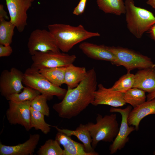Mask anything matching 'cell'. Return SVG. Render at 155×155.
<instances>
[{"mask_svg":"<svg viewBox=\"0 0 155 155\" xmlns=\"http://www.w3.org/2000/svg\"><path fill=\"white\" fill-rule=\"evenodd\" d=\"M98 85L96 73L92 68L87 71L85 78L76 87L67 89L62 101L54 104L53 108L62 118L77 116L92 104Z\"/></svg>","mask_w":155,"mask_h":155,"instance_id":"1","label":"cell"},{"mask_svg":"<svg viewBox=\"0 0 155 155\" xmlns=\"http://www.w3.org/2000/svg\"><path fill=\"white\" fill-rule=\"evenodd\" d=\"M49 31L54 37L57 45L63 52H67L74 46L88 39L100 36L99 33L88 31L82 25L74 26L63 24H50Z\"/></svg>","mask_w":155,"mask_h":155,"instance_id":"2","label":"cell"},{"mask_svg":"<svg viewBox=\"0 0 155 155\" xmlns=\"http://www.w3.org/2000/svg\"><path fill=\"white\" fill-rule=\"evenodd\" d=\"M125 18L130 32L137 38H140L155 23V17L151 12L138 7L133 0H126Z\"/></svg>","mask_w":155,"mask_h":155,"instance_id":"3","label":"cell"},{"mask_svg":"<svg viewBox=\"0 0 155 155\" xmlns=\"http://www.w3.org/2000/svg\"><path fill=\"white\" fill-rule=\"evenodd\" d=\"M95 123L91 122L85 124L91 136L92 145L94 149L100 141L113 142L119 130L115 114L102 116L98 114Z\"/></svg>","mask_w":155,"mask_h":155,"instance_id":"4","label":"cell"},{"mask_svg":"<svg viewBox=\"0 0 155 155\" xmlns=\"http://www.w3.org/2000/svg\"><path fill=\"white\" fill-rule=\"evenodd\" d=\"M106 47L116 57V65L124 66L128 73L135 69L155 67L151 58L133 50L119 46H106Z\"/></svg>","mask_w":155,"mask_h":155,"instance_id":"5","label":"cell"},{"mask_svg":"<svg viewBox=\"0 0 155 155\" xmlns=\"http://www.w3.org/2000/svg\"><path fill=\"white\" fill-rule=\"evenodd\" d=\"M23 83L46 95L49 100L54 96L63 99L67 91L66 89L51 83L38 70L31 67L27 68L24 73Z\"/></svg>","mask_w":155,"mask_h":155,"instance_id":"6","label":"cell"},{"mask_svg":"<svg viewBox=\"0 0 155 155\" xmlns=\"http://www.w3.org/2000/svg\"><path fill=\"white\" fill-rule=\"evenodd\" d=\"M76 58L75 55H69L60 51L36 52L32 55L31 67L39 70L50 68L67 66L73 63Z\"/></svg>","mask_w":155,"mask_h":155,"instance_id":"7","label":"cell"},{"mask_svg":"<svg viewBox=\"0 0 155 155\" xmlns=\"http://www.w3.org/2000/svg\"><path fill=\"white\" fill-rule=\"evenodd\" d=\"M27 47L31 55L36 52L60 51L53 35L45 29L33 31L28 38Z\"/></svg>","mask_w":155,"mask_h":155,"instance_id":"8","label":"cell"},{"mask_svg":"<svg viewBox=\"0 0 155 155\" xmlns=\"http://www.w3.org/2000/svg\"><path fill=\"white\" fill-rule=\"evenodd\" d=\"M132 108V106L130 105L124 109L112 107L110 109V112L119 113L122 116L118 133L109 147L111 154H113L118 150H122L129 141V135L135 130V127L133 126H130L127 122L128 117Z\"/></svg>","mask_w":155,"mask_h":155,"instance_id":"9","label":"cell"},{"mask_svg":"<svg viewBox=\"0 0 155 155\" xmlns=\"http://www.w3.org/2000/svg\"><path fill=\"white\" fill-rule=\"evenodd\" d=\"M31 102L9 101V108L6 111V115L11 125H21L27 131L32 128L30 123Z\"/></svg>","mask_w":155,"mask_h":155,"instance_id":"10","label":"cell"},{"mask_svg":"<svg viewBox=\"0 0 155 155\" xmlns=\"http://www.w3.org/2000/svg\"><path fill=\"white\" fill-rule=\"evenodd\" d=\"M24 73L15 67L10 70H5L0 77V92L6 98L14 93L22 91L24 87L23 84Z\"/></svg>","mask_w":155,"mask_h":155,"instance_id":"11","label":"cell"},{"mask_svg":"<svg viewBox=\"0 0 155 155\" xmlns=\"http://www.w3.org/2000/svg\"><path fill=\"white\" fill-rule=\"evenodd\" d=\"M10 18L19 32H22L27 25V11L33 0H5Z\"/></svg>","mask_w":155,"mask_h":155,"instance_id":"12","label":"cell"},{"mask_svg":"<svg viewBox=\"0 0 155 155\" xmlns=\"http://www.w3.org/2000/svg\"><path fill=\"white\" fill-rule=\"evenodd\" d=\"M94 93V98L92 104L94 106L106 105L115 107L126 104L124 99V93L105 87L102 84L98 85Z\"/></svg>","mask_w":155,"mask_h":155,"instance_id":"13","label":"cell"},{"mask_svg":"<svg viewBox=\"0 0 155 155\" xmlns=\"http://www.w3.org/2000/svg\"><path fill=\"white\" fill-rule=\"evenodd\" d=\"M39 134H30L29 138L24 142L15 146H7L0 143V155H32L39 142Z\"/></svg>","mask_w":155,"mask_h":155,"instance_id":"14","label":"cell"},{"mask_svg":"<svg viewBox=\"0 0 155 155\" xmlns=\"http://www.w3.org/2000/svg\"><path fill=\"white\" fill-rule=\"evenodd\" d=\"M79 48L84 54L90 58L108 61L112 64H116L117 61L116 57L106 48V46L84 42L80 43Z\"/></svg>","mask_w":155,"mask_h":155,"instance_id":"15","label":"cell"},{"mask_svg":"<svg viewBox=\"0 0 155 155\" xmlns=\"http://www.w3.org/2000/svg\"><path fill=\"white\" fill-rule=\"evenodd\" d=\"M151 114H155V98L147 100L131 110L128 117V124L134 126L135 130L137 131L142 119Z\"/></svg>","mask_w":155,"mask_h":155,"instance_id":"16","label":"cell"},{"mask_svg":"<svg viewBox=\"0 0 155 155\" xmlns=\"http://www.w3.org/2000/svg\"><path fill=\"white\" fill-rule=\"evenodd\" d=\"M133 88H138L148 93L155 91V67L138 71L134 75Z\"/></svg>","mask_w":155,"mask_h":155,"instance_id":"17","label":"cell"},{"mask_svg":"<svg viewBox=\"0 0 155 155\" xmlns=\"http://www.w3.org/2000/svg\"><path fill=\"white\" fill-rule=\"evenodd\" d=\"M52 126L55 127L58 132L63 133L68 136L71 137L73 135L76 136L83 143L85 150L87 152L90 154L91 155H99L98 153L95 151L92 146V138L85 124H80L75 130L60 129L57 126Z\"/></svg>","mask_w":155,"mask_h":155,"instance_id":"18","label":"cell"},{"mask_svg":"<svg viewBox=\"0 0 155 155\" xmlns=\"http://www.w3.org/2000/svg\"><path fill=\"white\" fill-rule=\"evenodd\" d=\"M55 139L64 148L63 155H91L85 150L84 145L77 142L65 134L58 132Z\"/></svg>","mask_w":155,"mask_h":155,"instance_id":"19","label":"cell"},{"mask_svg":"<svg viewBox=\"0 0 155 155\" xmlns=\"http://www.w3.org/2000/svg\"><path fill=\"white\" fill-rule=\"evenodd\" d=\"M87 71L84 67H79L73 63L67 66L65 75V84L67 89L76 87L86 77Z\"/></svg>","mask_w":155,"mask_h":155,"instance_id":"20","label":"cell"},{"mask_svg":"<svg viewBox=\"0 0 155 155\" xmlns=\"http://www.w3.org/2000/svg\"><path fill=\"white\" fill-rule=\"evenodd\" d=\"M99 8L105 13L120 15L125 13V7L123 0H97Z\"/></svg>","mask_w":155,"mask_h":155,"instance_id":"21","label":"cell"},{"mask_svg":"<svg viewBox=\"0 0 155 155\" xmlns=\"http://www.w3.org/2000/svg\"><path fill=\"white\" fill-rule=\"evenodd\" d=\"M67 66L43 69L39 71L51 83L60 86L65 84V75Z\"/></svg>","mask_w":155,"mask_h":155,"instance_id":"22","label":"cell"},{"mask_svg":"<svg viewBox=\"0 0 155 155\" xmlns=\"http://www.w3.org/2000/svg\"><path fill=\"white\" fill-rule=\"evenodd\" d=\"M146 92L136 88H132L124 94V99L126 103L129 104L133 108L146 101Z\"/></svg>","mask_w":155,"mask_h":155,"instance_id":"23","label":"cell"},{"mask_svg":"<svg viewBox=\"0 0 155 155\" xmlns=\"http://www.w3.org/2000/svg\"><path fill=\"white\" fill-rule=\"evenodd\" d=\"M15 25L10 21L0 18V44L9 45L12 42Z\"/></svg>","mask_w":155,"mask_h":155,"instance_id":"24","label":"cell"},{"mask_svg":"<svg viewBox=\"0 0 155 155\" xmlns=\"http://www.w3.org/2000/svg\"><path fill=\"white\" fill-rule=\"evenodd\" d=\"M44 116L42 113L34 110L30 107V123L31 128L40 130L44 134H47L51 130V125L46 123Z\"/></svg>","mask_w":155,"mask_h":155,"instance_id":"25","label":"cell"},{"mask_svg":"<svg viewBox=\"0 0 155 155\" xmlns=\"http://www.w3.org/2000/svg\"><path fill=\"white\" fill-rule=\"evenodd\" d=\"M38 91L28 86L24 87L22 92L12 94L5 98L8 101L22 102L27 101H32L40 94Z\"/></svg>","mask_w":155,"mask_h":155,"instance_id":"26","label":"cell"},{"mask_svg":"<svg viewBox=\"0 0 155 155\" xmlns=\"http://www.w3.org/2000/svg\"><path fill=\"white\" fill-rule=\"evenodd\" d=\"M56 140L50 139L41 146L37 152L38 155H63V150Z\"/></svg>","mask_w":155,"mask_h":155,"instance_id":"27","label":"cell"},{"mask_svg":"<svg viewBox=\"0 0 155 155\" xmlns=\"http://www.w3.org/2000/svg\"><path fill=\"white\" fill-rule=\"evenodd\" d=\"M134 75L127 72L120 77L111 88L114 90L124 93L133 87Z\"/></svg>","mask_w":155,"mask_h":155,"instance_id":"28","label":"cell"},{"mask_svg":"<svg viewBox=\"0 0 155 155\" xmlns=\"http://www.w3.org/2000/svg\"><path fill=\"white\" fill-rule=\"evenodd\" d=\"M48 97L43 94H40L31 102V107L34 110L39 112L44 116L50 115L49 108L47 104Z\"/></svg>","mask_w":155,"mask_h":155,"instance_id":"29","label":"cell"},{"mask_svg":"<svg viewBox=\"0 0 155 155\" xmlns=\"http://www.w3.org/2000/svg\"><path fill=\"white\" fill-rule=\"evenodd\" d=\"M87 0H80L77 5L75 8L73 13L78 16L82 14L84 12Z\"/></svg>","mask_w":155,"mask_h":155,"instance_id":"30","label":"cell"},{"mask_svg":"<svg viewBox=\"0 0 155 155\" xmlns=\"http://www.w3.org/2000/svg\"><path fill=\"white\" fill-rule=\"evenodd\" d=\"M13 52L10 45H4L0 44V57L9 56Z\"/></svg>","mask_w":155,"mask_h":155,"instance_id":"31","label":"cell"},{"mask_svg":"<svg viewBox=\"0 0 155 155\" xmlns=\"http://www.w3.org/2000/svg\"><path fill=\"white\" fill-rule=\"evenodd\" d=\"M0 18L7 20L9 19L7 12L4 9L3 5L1 4L0 5Z\"/></svg>","mask_w":155,"mask_h":155,"instance_id":"32","label":"cell"},{"mask_svg":"<svg viewBox=\"0 0 155 155\" xmlns=\"http://www.w3.org/2000/svg\"><path fill=\"white\" fill-rule=\"evenodd\" d=\"M149 31L152 38L155 41V23L151 27Z\"/></svg>","mask_w":155,"mask_h":155,"instance_id":"33","label":"cell"},{"mask_svg":"<svg viewBox=\"0 0 155 155\" xmlns=\"http://www.w3.org/2000/svg\"><path fill=\"white\" fill-rule=\"evenodd\" d=\"M155 98V91L148 93L146 96L147 100H150Z\"/></svg>","mask_w":155,"mask_h":155,"instance_id":"34","label":"cell"},{"mask_svg":"<svg viewBox=\"0 0 155 155\" xmlns=\"http://www.w3.org/2000/svg\"><path fill=\"white\" fill-rule=\"evenodd\" d=\"M147 3L154 8H155V0H148Z\"/></svg>","mask_w":155,"mask_h":155,"instance_id":"35","label":"cell"},{"mask_svg":"<svg viewBox=\"0 0 155 155\" xmlns=\"http://www.w3.org/2000/svg\"><path fill=\"white\" fill-rule=\"evenodd\" d=\"M153 154L154 155H155V147H154V151L153 152Z\"/></svg>","mask_w":155,"mask_h":155,"instance_id":"36","label":"cell"},{"mask_svg":"<svg viewBox=\"0 0 155 155\" xmlns=\"http://www.w3.org/2000/svg\"><path fill=\"white\" fill-rule=\"evenodd\" d=\"M34 1V0H33Z\"/></svg>","mask_w":155,"mask_h":155,"instance_id":"37","label":"cell"}]
</instances>
